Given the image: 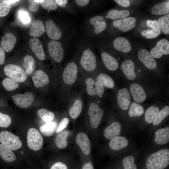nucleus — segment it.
Segmentation results:
<instances>
[{"instance_id": "obj_14", "label": "nucleus", "mask_w": 169, "mask_h": 169, "mask_svg": "<svg viewBox=\"0 0 169 169\" xmlns=\"http://www.w3.org/2000/svg\"><path fill=\"white\" fill-rule=\"evenodd\" d=\"M89 106L88 113L90 124L93 128H97L100 125L104 114L103 110L95 102H91Z\"/></svg>"}, {"instance_id": "obj_56", "label": "nucleus", "mask_w": 169, "mask_h": 169, "mask_svg": "<svg viewBox=\"0 0 169 169\" xmlns=\"http://www.w3.org/2000/svg\"><path fill=\"white\" fill-rule=\"evenodd\" d=\"M82 169H94V167L90 162L85 163L83 166Z\"/></svg>"}, {"instance_id": "obj_7", "label": "nucleus", "mask_w": 169, "mask_h": 169, "mask_svg": "<svg viewBox=\"0 0 169 169\" xmlns=\"http://www.w3.org/2000/svg\"><path fill=\"white\" fill-rule=\"evenodd\" d=\"M140 24L138 32L141 36L145 38H155L161 33L157 19H148L144 20Z\"/></svg>"}, {"instance_id": "obj_5", "label": "nucleus", "mask_w": 169, "mask_h": 169, "mask_svg": "<svg viewBox=\"0 0 169 169\" xmlns=\"http://www.w3.org/2000/svg\"><path fill=\"white\" fill-rule=\"evenodd\" d=\"M137 18L133 16L114 20L109 22L106 37L115 36L117 31L126 32L134 28L136 25Z\"/></svg>"}, {"instance_id": "obj_29", "label": "nucleus", "mask_w": 169, "mask_h": 169, "mask_svg": "<svg viewBox=\"0 0 169 169\" xmlns=\"http://www.w3.org/2000/svg\"><path fill=\"white\" fill-rule=\"evenodd\" d=\"M150 12L152 14L156 16H163L169 14V0L154 4L151 8Z\"/></svg>"}, {"instance_id": "obj_21", "label": "nucleus", "mask_w": 169, "mask_h": 169, "mask_svg": "<svg viewBox=\"0 0 169 169\" xmlns=\"http://www.w3.org/2000/svg\"><path fill=\"white\" fill-rule=\"evenodd\" d=\"M131 100L130 93L125 88L120 89L117 95V105L121 109L127 110L129 107Z\"/></svg>"}, {"instance_id": "obj_27", "label": "nucleus", "mask_w": 169, "mask_h": 169, "mask_svg": "<svg viewBox=\"0 0 169 169\" xmlns=\"http://www.w3.org/2000/svg\"><path fill=\"white\" fill-rule=\"evenodd\" d=\"M16 42V37L12 33L8 32L5 33L1 42V47L5 52H9L14 48Z\"/></svg>"}, {"instance_id": "obj_49", "label": "nucleus", "mask_w": 169, "mask_h": 169, "mask_svg": "<svg viewBox=\"0 0 169 169\" xmlns=\"http://www.w3.org/2000/svg\"><path fill=\"white\" fill-rule=\"evenodd\" d=\"M134 158L132 156L125 157L122 161L124 169H137V166L134 162Z\"/></svg>"}, {"instance_id": "obj_31", "label": "nucleus", "mask_w": 169, "mask_h": 169, "mask_svg": "<svg viewBox=\"0 0 169 169\" xmlns=\"http://www.w3.org/2000/svg\"><path fill=\"white\" fill-rule=\"evenodd\" d=\"M0 157L7 163L13 162L16 159V156L11 149L0 142Z\"/></svg>"}, {"instance_id": "obj_36", "label": "nucleus", "mask_w": 169, "mask_h": 169, "mask_svg": "<svg viewBox=\"0 0 169 169\" xmlns=\"http://www.w3.org/2000/svg\"><path fill=\"white\" fill-rule=\"evenodd\" d=\"M96 80L100 82L104 87L111 89L115 86L113 79L109 75L104 73L99 74L97 76Z\"/></svg>"}, {"instance_id": "obj_47", "label": "nucleus", "mask_w": 169, "mask_h": 169, "mask_svg": "<svg viewBox=\"0 0 169 169\" xmlns=\"http://www.w3.org/2000/svg\"><path fill=\"white\" fill-rule=\"evenodd\" d=\"M11 6L8 0H0V18L4 17L8 14Z\"/></svg>"}, {"instance_id": "obj_2", "label": "nucleus", "mask_w": 169, "mask_h": 169, "mask_svg": "<svg viewBox=\"0 0 169 169\" xmlns=\"http://www.w3.org/2000/svg\"><path fill=\"white\" fill-rule=\"evenodd\" d=\"M109 22L102 14L87 18L83 26L84 38H100L106 37Z\"/></svg>"}, {"instance_id": "obj_9", "label": "nucleus", "mask_w": 169, "mask_h": 169, "mask_svg": "<svg viewBox=\"0 0 169 169\" xmlns=\"http://www.w3.org/2000/svg\"><path fill=\"white\" fill-rule=\"evenodd\" d=\"M79 68L75 56L67 64L62 72V78L64 84L68 86L73 85L76 82Z\"/></svg>"}, {"instance_id": "obj_3", "label": "nucleus", "mask_w": 169, "mask_h": 169, "mask_svg": "<svg viewBox=\"0 0 169 169\" xmlns=\"http://www.w3.org/2000/svg\"><path fill=\"white\" fill-rule=\"evenodd\" d=\"M45 25L47 34L52 40L59 41L62 39L64 42L70 43L76 34L72 24L60 27L54 20L48 19L46 21Z\"/></svg>"}, {"instance_id": "obj_51", "label": "nucleus", "mask_w": 169, "mask_h": 169, "mask_svg": "<svg viewBox=\"0 0 169 169\" xmlns=\"http://www.w3.org/2000/svg\"><path fill=\"white\" fill-rule=\"evenodd\" d=\"M69 119L67 117L63 118L58 125L56 132L57 133L61 132L68 125L69 123Z\"/></svg>"}, {"instance_id": "obj_1", "label": "nucleus", "mask_w": 169, "mask_h": 169, "mask_svg": "<svg viewBox=\"0 0 169 169\" xmlns=\"http://www.w3.org/2000/svg\"><path fill=\"white\" fill-rule=\"evenodd\" d=\"M75 54L79 71L85 75H92L98 69V64L94 45L84 38L77 43Z\"/></svg>"}, {"instance_id": "obj_17", "label": "nucleus", "mask_w": 169, "mask_h": 169, "mask_svg": "<svg viewBox=\"0 0 169 169\" xmlns=\"http://www.w3.org/2000/svg\"><path fill=\"white\" fill-rule=\"evenodd\" d=\"M139 60L147 69H155L157 65L155 59L151 54L150 51L145 48L140 49L137 53Z\"/></svg>"}, {"instance_id": "obj_16", "label": "nucleus", "mask_w": 169, "mask_h": 169, "mask_svg": "<svg viewBox=\"0 0 169 169\" xmlns=\"http://www.w3.org/2000/svg\"><path fill=\"white\" fill-rule=\"evenodd\" d=\"M150 52L155 59L160 58L164 55L169 54V41L166 38H162L158 40L154 47L151 50Z\"/></svg>"}, {"instance_id": "obj_26", "label": "nucleus", "mask_w": 169, "mask_h": 169, "mask_svg": "<svg viewBox=\"0 0 169 169\" xmlns=\"http://www.w3.org/2000/svg\"><path fill=\"white\" fill-rule=\"evenodd\" d=\"M30 47L38 58L41 60H44L46 57L42 43L36 38H31L29 42Z\"/></svg>"}, {"instance_id": "obj_23", "label": "nucleus", "mask_w": 169, "mask_h": 169, "mask_svg": "<svg viewBox=\"0 0 169 169\" xmlns=\"http://www.w3.org/2000/svg\"><path fill=\"white\" fill-rule=\"evenodd\" d=\"M120 68L122 72L128 79L133 80L136 79L135 64L132 60L129 59L125 60L121 64Z\"/></svg>"}, {"instance_id": "obj_19", "label": "nucleus", "mask_w": 169, "mask_h": 169, "mask_svg": "<svg viewBox=\"0 0 169 169\" xmlns=\"http://www.w3.org/2000/svg\"><path fill=\"white\" fill-rule=\"evenodd\" d=\"M71 2L75 8L86 12L93 11L101 4L100 1L93 0H74Z\"/></svg>"}, {"instance_id": "obj_12", "label": "nucleus", "mask_w": 169, "mask_h": 169, "mask_svg": "<svg viewBox=\"0 0 169 169\" xmlns=\"http://www.w3.org/2000/svg\"><path fill=\"white\" fill-rule=\"evenodd\" d=\"M5 74L17 82H24L27 78L25 71L21 67L13 64L6 65L4 68Z\"/></svg>"}, {"instance_id": "obj_33", "label": "nucleus", "mask_w": 169, "mask_h": 169, "mask_svg": "<svg viewBox=\"0 0 169 169\" xmlns=\"http://www.w3.org/2000/svg\"><path fill=\"white\" fill-rule=\"evenodd\" d=\"M83 106V101L79 97L76 98L74 101L69 110L71 117L74 119L77 118L81 113Z\"/></svg>"}, {"instance_id": "obj_44", "label": "nucleus", "mask_w": 169, "mask_h": 169, "mask_svg": "<svg viewBox=\"0 0 169 169\" xmlns=\"http://www.w3.org/2000/svg\"><path fill=\"white\" fill-rule=\"evenodd\" d=\"M17 18L19 21L25 26H28L31 20L28 13L27 11L23 9H20L18 11Z\"/></svg>"}, {"instance_id": "obj_40", "label": "nucleus", "mask_w": 169, "mask_h": 169, "mask_svg": "<svg viewBox=\"0 0 169 169\" xmlns=\"http://www.w3.org/2000/svg\"><path fill=\"white\" fill-rule=\"evenodd\" d=\"M158 22L161 31L164 34H169V14L159 17Z\"/></svg>"}, {"instance_id": "obj_46", "label": "nucleus", "mask_w": 169, "mask_h": 169, "mask_svg": "<svg viewBox=\"0 0 169 169\" xmlns=\"http://www.w3.org/2000/svg\"><path fill=\"white\" fill-rule=\"evenodd\" d=\"M4 89L8 91H12L17 89L19 86L18 82L9 77H6L2 81Z\"/></svg>"}, {"instance_id": "obj_50", "label": "nucleus", "mask_w": 169, "mask_h": 169, "mask_svg": "<svg viewBox=\"0 0 169 169\" xmlns=\"http://www.w3.org/2000/svg\"><path fill=\"white\" fill-rule=\"evenodd\" d=\"M12 120L8 115L0 112V127L7 128L11 124Z\"/></svg>"}, {"instance_id": "obj_11", "label": "nucleus", "mask_w": 169, "mask_h": 169, "mask_svg": "<svg viewBox=\"0 0 169 169\" xmlns=\"http://www.w3.org/2000/svg\"><path fill=\"white\" fill-rule=\"evenodd\" d=\"M0 142L13 151L19 149L22 145L19 137L7 130L0 131Z\"/></svg>"}, {"instance_id": "obj_20", "label": "nucleus", "mask_w": 169, "mask_h": 169, "mask_svg": "<svg viewBox=\"0 0 169 169\" xmlns=\"http://www.w3.org/2000/svg\"><path fill=\"white\" fill-rule=\"evenodd\" d=\"M102 14L108 21L109 20L112 21L130 17L131 14V11L128 9L120 10L118 9L113 8Z\"/></svg>"}, {"instance_id": "obj_32", "label": "nucleus", "mask_w": 169, "mask_h": 169, "mask_svg": "<svg viewBox=\"0 0 169 169\" xmlns=\"http://www.w3.org/2000/svg\"><path fill=\"white\" fill-rule=\"evenodd\" d=\"M169 141V128L166 127L157 130L155 133V141L158 145L165 144Z\"/></svg>"}, {"instance_id": "obj_18", "label": "nucleus", "mask_w": 169, "mask_h": 169, "mask_svg": "<svg viewBox=\"0 0 169 169\" xmlns=\"http://www.w3.org/2000/svg\"><path fill=\"white\" fill-rule=\"evenodd\" d=\"M15 105L18 107L25 109L29 107L34 100V96L31 92H28L23 94H18L12 96Z\"/></svg>"}, {"instance_id": "obj_15", "label": "nucleus", "mask_w": 169, "mask_h": 169, "mask_svg": "<svg viewBox=\"0 0 169 169\" xmlns=\"http://www.w3.org/2000/svg\"><path fill=\"white\" fill-rule=\"evenodd\" d=\"M87 94L91 97L102 95L105 92L104 87L99 82L92 77H86L84 80Z\"/></svg>"}, {"instance_id": "obj_30", "label": "nucleus", "mask_w": 169, "mask_h": 169, "mask_svg": "<svg viewBox=\"0 0 169 169\" xmlns=\"http://www.w3.org/2000/svg\"><path fill=\"white\" fill-rule=\"evenodd\" d=\"M45 31V28L43 22L37 20L33 21L30 27L29 32L30 36L34 38L39 37Z\"/></svg>"}, {"instance_id": "obj_48", "label": "nucleus", "mask_w": 169, "mask_h": 169, "mask_svg": "<svg viewBox=\"0 0 169 169\" xmlns=\"http://www.w3.org/2000/svg\"><path fill=\"white\" fill-rule=\"evenodd\" d=\"M39 3L44 9L49 11H53L57 9L58 6L54 0H37Z\"/></svg>"}, {"instance_id": "obj_45", "label": "nucleus", "mask_w": 169, "mask_h": 169, "mask_svg": "<svg viewBox=\"0 0 169 169\" xmlns=\"http://www.w3.org/2000/svg\"><path fill=\"white\" fill-rule=\"evenodd\" d=\"M169 114V107L166 106L158 113L152 122L153 124L155 125H158Z\"/></svg>"}, {"instance_id": "obj_55", "label": "nucleus", "mask_w": 169, "mask_h": 169, "mask_svg": "<svg viewBox=\"0 0 169 169\" xmlns=\"http://www.w3.org/2000/svg\"><path fill=\"white\" fill-rule=\"evenodd\" d=\"M4 51L0 46V65L4 64L5 60V54Z\"/></svg>"}, {"instance_id": "obj_34", "label": "nucleus", "mask_w": 169, "mask_h": 169, "mask_svg": "<svg viewBox=\"0 0 169 169\" xmlns=\"http://www.w3.org/2000/svg\"><path fill=\"white\" fill-rule=\"evenodd\" d=\"M128 144L127 139L124 137L120 136L113 138L109 142L110 147L115 150H119L125 148Z\"/></svg>"}, {"instance_id": "obj_8", "label": "nucleus", "mask_w": 169, "mask_h": 169, "mask_svg": "<svg viewBox=\"0 0 169 169\" xmlns=\"http://www.w3.org/2000/svg\"><path fill=\"white\" fill-rule=\"evenodd\" d=\"M70 43L62 42L59 41L51 40L47 44L48 53L51 57L56 62L60 63L63 60L66 47Z\"/></svg>"}, {"instance_id": "obj_39", "label": "nucleus", "mask_w": 169, "mask_h": 169, "mask_svg": "<svg viewBox=\"0 0 169 169\" xmlns=\"http://www.w3.org/2000/svg\"><path fill=\"white\" fill-rule=\"evenodd\" d=\"M69 132L65 131L60 132L55 139V143L57 147L60 149L65 148L67 145V139L69 135Z\"/></svg>"}, {"instance_id": "obj_57", "label": "nucleus", "mask_w": 169, "mask_h": 169, "mask_svg": "<svg viewBox=\"0 0 169 169\" xmlns=\"http://www.w3.org/2000/svg\"><path fill=\"white\" fill-rule=\"evenodd\" d=\"M8 2L10 4L11 6L13 5L18 3L20 2V0H8Z\"/></svg>"}, {"instance_id": "obj_41", "label": "nucleus", "mask_w": 169, "mask_h": 169, "mask_svg": "<svg viewBox=\"0 0 169 169\" xmlns=\"http://www.w3.org/2000/svg\"><path fill=\"white\" fill-rule=\"evenodd\" d=\"M144 112L143 107L137 103L132 102L128 114L131 117H138L141 115Z\"/></svg>"}, {"instance_id": "obj_10", "label": "nucleus", "mask_w": 169, "mask_h": 169, "mask_svg": "<svg viewBox=\"0 0 169 169\" xmlns=\"http://www.w3.org/2000/svg\"><path fill=\"white\" fill-rule=\"evenodd\" d=\"M106 41L113 51L127 54L132 49L130 41L125 37L120 36L108 37Z\"/></svg>"}, {"instance_id": "obj_38", "label": "nucleus", "mask_w": 169, "mask_h": 169, "mask_svg": "<svg viewBox=\"0 0 169 169\" xmlns=\"http://www.w3.org/2000/svg\"><path fill=\"white\" fill-rule=\"evenodd\" d=\"M23 66L25 69V72L27 74H31L33 71L35 65V62L33 57L30 55H27L23 58Z\"/></svg>"}, {"instance_id": "obj_54", "label": "nucleus", "mask_w": 169, "mask_h": 169, "mask_svg": "<svg viewBox=\"0 0 169 169\" xmlns=\"http://www.w3.org/2000/svg\"><path fill=\"white\" fill-rule=\"evenodd\" d=\"M50 169H68V167L64 163L61 162H57L54 164Z\"/></svg>"}, {"instance_id": "obj_6", "label": "nucleus", "mask_w": 169, "mask_h": 169, "mask_svg": "<svg viewBox=\"0 0 169 169\" xmlns=\"http://www.w3.org/2000/svg\"><path fill=\"white\" fill-rule=\"evenodd\" d=\"M169 164V150L164 149L151 154L148 158L147 169H164Z\"/></svg>"}, {"instance_id": "obj_28", "label": "nucleus", "mask_w": 169, "mask_h": 169, "mask_svg": "<svg viewBox=\"0 0 169 169\" xmlns=\"http://www.w3.org/2000/svg\"><path fill=\"white\" fill-rule=\"evenodd\" d=\"M121 126L118 122H114L108 126L105 130L104 135L105 137L108 140L118 136L121 132Z\"/></svg>"}, {"instance_id": "obj_52", "label": "nucleus", "mask_w": 169, "mask_h": 169, "mask_svg": "<svg viewBox=\"0 0 169 169\" xmlns=\"http://www.w3.org/2000/svg\"><path fill=\"white\" fill-rule=\"evenodd\" d=\"M30 10L33 12H35L38 11L39 8V3L37 0H29L28 1Z\"/></svg>"}, {"instance_id": "obj_53", "label": "nucleus", "mask_w": 169, "mask_h": 169, "mask_svg": "<svg viewBox=\"0 0 169 169\" xmlns=\"http://www.w3.org/2000/svg\"><path fill=\"white\" fill-rule=\"evenodd\" d=\"M119 5L124 8H127L131 5V1L129 0H115Z\"/></svg>"}, {"instance_id": "obj_25", "label": "nucleus", "mask_w": 169, "mask_h": 169, "mask_svg": "<svg viewBox=\"0 0 169 169\" xmlns=\"http://www.w3.org/2000/svg\"><path fill=\"white\" fill-rule=\"evenodd\" d=\"M77 144L85 155L89 154L91 151L90 143L87 136L83 132L79 133L76 136Z\"/></svg>"}, {"instance_id": "obj_43", "label": "nucleus", "mask_w": 169, "mask_h": 169, "mask_svg": "<svg viewBox=\"0 0 169 169\" xmlns=\"http://www.w3.org/2000/svg\"><path fill=\"white\" fill-rule=\"evenodd\" d=\"M37 114L42 120L46 122L52 121L54 117V114L53 112L45 109L38 110Z\"/></svg>"}, {"instance_id": "obj_24", "label": "nucleus", "mask_w": 169, "mask_h": 169, "mask_svg": "<svg viewBox=\"0 0 169 169\" xmlns=\"http://www.w3.org/2000/svg\"><path fill=\"white\" fill-rule=\"evenodd\" d=\"M32 80L35 86L39 88L48 84L50 82L47 74L42 70H38L34 73Z\"/></svg>"}, {"instance_id": "obj_37", "label": "nucleus", "mask_w": 169, "mask_h": 169, "mask_svg": "<svg viewBox=\"0 0 169 169\" xmlns=\"http://www.w3.org/2000/svg\"><path fill=\"white\" fill-rule=\"evenodd\" d=\"M54 1L58 7L68 13L74 15L77 14L75 8L71 1L67 0H55Z\"/></svg>"}, {"instance_id": "obj_4", "label": "nucleus", "mask_w": 169, "mask_h": 169, "mask_svg": "<svg viewBox=\"0 0 169 169\" xmlns=\"http://www.w3.org/2000/svg\"><path fill=\"white\" fill-rule=\"evenodd\" d=\"M100 52L101 58L105 68L111 71H114L119 67V63L114 57L113 51L109 45L107 41L104 39L97 40L95 44Z\"/></svg>"}, {"instance_id": "obj_42", "label": "nucleus", "mask_w": 169, "mask_h": 169, "mask_svg": "<svg viewBox=\"0 0 169 169\" xmlns=\"http://www.w3.org/2000/svg\"><path fill=\"white\" fill-rule=\"evenodd\" d=\"M159 112V108L156 106H151L149 107L145 113V119L148 124L151 123Z\"/></svg>"}, {"instance_id": "obj_13", "label": "nucleus", "mask_w": 169, "mask_h": 169, "mask_svg": "<svg viewBox=\"0 0 169 169\" xmlns=\"http://www.w3.org/2000/svg\"><path fill=\"white\" fill-rule=\"evenodd\" d=\"M27 142L28 147L31 150L38 151L42 147L44 140L38 131L34 128H31L28 131Z\"/></svg>"}, {"instance_id": "obj_35", "label": "nucleus", "mask_w": 169, "mask_h": 169, "mask_svg": "<svg viewBox=\"0 0 169 169\" xmlns=\"http://www.w3.org/2000/svg\"><path fill=\"white\" fill-rule=\"evenodd\" d=\"M58 125L57 123L55 121L47 122L41 126L40 131L44 135L49 136L53 135L56 131Z\"/></svg>"}, {"instance_id": "obj_22", "label": "nucleus", "mask_w": 169, "mask_h": 169, "mask_svg": "<svg viewBox=\"0 0 169 169\" xmlns=\"http://www.w3.org/2000/svg\"><path fill=\"white\" fill-rule=\"evenodd\" d=\"M130 90L131 95L136 102L141 103L146 99V94L143 87L137 83H133L130 86Z\"/></svg>"}]
</instances>
